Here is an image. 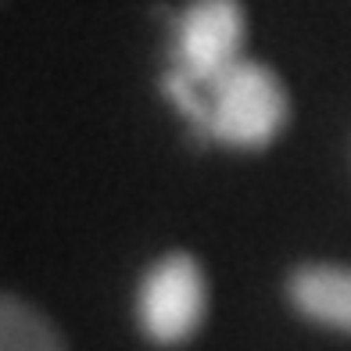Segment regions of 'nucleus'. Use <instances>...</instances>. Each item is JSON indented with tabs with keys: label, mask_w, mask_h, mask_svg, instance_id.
I'll list each match as a JSON object with an SVG mask.
<instances>
[{
	"label": "nucleus",
	"mask_w": 351,
	"mask_h": 351,
	"mask_svg": "<svg viewBox=\"0 0 351 351\" xmlns=\"http://www.w3.org/2000/svg\"><path fill=\"white\" fill-rule=\"evenodd\" d=\"M162 90L201 140L233 151H262L291 122L283 79L251 58H241L212 83H190L180 72H169Z\"/></svg>",
	"instance_id": "f257e3e1"
},
{
	"label": "nucleus",
	"mask_w": 351,
	"mask_h": 351,
	"mask_svg": "<svg viewBox=\"0 0 351 351\" xmlns=\"http://www.w3.org/2000/svg\"><path fill=\"white\" fill-rule=\"evenodd\" d=\"M208 280L194 254H162L136 287V326L158 348H180L204 326Z\"/></svg>",
	"instance_id": "f03ea898"
},
{
	"label": "nucleus",
	"mask_w": 351,
	"mask_h": 351,
	"mask_svg": "<svg viewBox=\"0 0 351 351\" xmlns=\"http://www.w3.org/2000/svg\"><path fill=\"white\" fill-rule=\"evenodd\" d=\"M247 14L241 0H190L172 22V72L212 83L244 58Z\"/></svg>",
	"instance_id": "7ed1b4c3"
},
{
	"label": "nucleus",
	"mask_w": 351,
	"mask_h": 351,
	"mask_svg": "<svg viewBox=\"0 0 351 351\" xmlns=\"http://www.w3.org/2000/svg\"><path fill=\"white\" fill-rule=\"evenodd\" d=\"M287 298L308 323L351 333V265L308 262L287 276Z\"/></svg>",
	"instance_id": "20e7f679"
},
{
	"label": "nucleus",
	"mask_w": 351,
	"mask_h": 351,
	"mask_svg": "<svg viewBox=\"0 0 351 351\" xmlns=\"http://www.w3.org/2000/svg\"><path fill=\"white\" fill-rule=\"evenodd\" d=\"M0 351H69L40 308L0 291Z\"/></svg>",
	"instance_id": "39448f33"
}]
</instances>
